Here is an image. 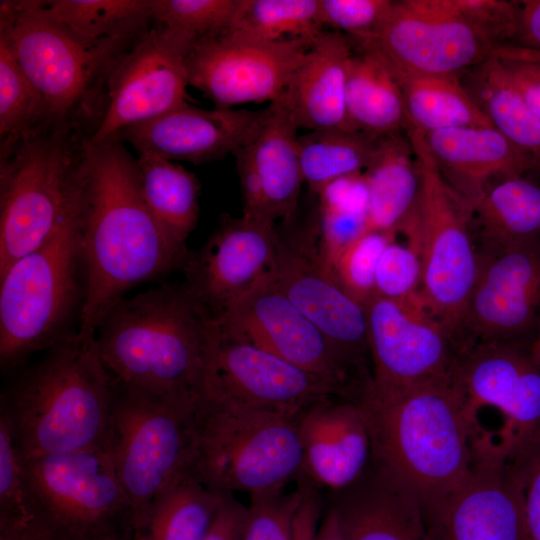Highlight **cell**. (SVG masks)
<instances>
[{
	"mask_svg": "<svg viewBox=\"0 0 540 540\" xmlns=\"http://www.w3.org/2000/svg\"><path fill=\"white\" fill-rule=\"evenodd\" d=\"M107 540H133L131 538H113V539H107Z\"/></svg>",
	"mask_w": 540,
	"mask_h": 540,
	"instance_id": "obj_56",
	"label": "cell"
},
{
	"mask_svg": "<svg viewBox=\"0 0 540 540\" xmlns=\"http://www.w3.org/2000/svg\"><path fill=\"white\" fill-rule=\"evenodd\" d=\"M523 481V498L531 540H540V436L514 454Z\"/></svg>",
	"mask_w": 540,
	"mask_h": 540,
	"instance_id": "obj_48",
	"label": "cell"
},
{
	"mask_svg": "<svg viewBox=\"0 0 540 540\" xmlns=\"http://www.w3.org/2000/svg\"><path fill=\"white\" fill-rule=\"evenodd\" d=\"M302 497L298 483L290 493L284 488L250 495L240 540H293L294 518Z\"/></svg>",
	"mask_w": 540,
	"mask_h": 540,
	"instance_id": "obj_43",
	"label": "cell"
},
{
	"mask_svg": "<svg viewBox=\"0 0 540 540\" xmlns=\"http://www.w3.org/2000/svg\"><path fill=\"white\" fill-rule=\"evenodd\" d=\"M227 494L188 469L156 496L133 540H204Z\"/></svg>",
	"mask_w": 540,
	"mask_h": 540,
	"instance_id": "obj_34",
	"label": "cell"
},
{
	"mask_svg": "<svg viewBox=\"0 0 540 540\" xmlns=\"http://www.w3.org/2000/svg\"><path fill=\"white\" fill-rule=\"evenodd\" d=\"M298 419L201 399L189 471L220 493L284 489L302 470Z\"/></svg>",
	"mask_w": 540,
	"mask_h": 540,
	"instance_id": "obj_7",
	"label": "cell"
},
{
	"mask_svg": "<svg viewBox=\"0 0 540 540\" xmlns=\"http://www.w3.org/2000/svg\"><path fill=\"white\" fill-rule=\"evenodd\" d=\"M211 319L184 282L123 298L96 332L113 383L158 395L201 399Z\"/></svg>",
	"mask_w": 540,
	"mask_h": 540,
	"instance_id": "obj_4",
	"label": "cell"
},
{
	"mask_svg": "<svg viewBox=\"0 0 540 540\" xmlns=\"http://www.w3.org/2000/svg\"><path fill=\"white\" fill-rule=\"evenodd\" d=\"M78 232L85 277L77 330L82 336H96L129 290L181 268L189 254L150 213L136 158L118 139L94 144L84 138Z\"/></svg>",
	"mask_w": 540,
	"mask_h": 540,
	"instance_id": "obj_1",
	"label": "cell"
},
{
	"mask_svg": "<svg viewBox=\"0 0 540 540\" xmlns=\"http://www.w3.org/2000/svg\"><path fill=\"white\" fill-rule=\"evenodd\" d=\"M0 528H49L37 507L24 457L17 447L9 421L2 413H0Z\"/></svg>",
	"mask_w": 540,
	"mask_h": 540,
	"instance_id": "obj_40",
	"label": "cell"
},
{
	"mask_svg": "<svg viewBox=\"0 0 540 540\" xmlns=\"http://www.w3.org/2000/svg\"><path fill=\"white\" fill-rule=\"evenodd\" d=\"M84 138L48 125L0 152V275L76 210Z\"/></svg>",
	"mask_w": 540,
	"mask_h": 540,
	"instance_id": "obj_6",
	"label": "cell"
},
{
	"mask_svg": "<svg viewBox=\"0 0 540 540\" xmlns=\"http://www.w3.org/2000/svg\"><path fill=\"white\" fill-rule=\"evenodd\" d=\"M137 154L140 189L146 206L162 229L185 245L199 217L197 177L174 161L146 152Z\"/></svg>",
	"mask_w": 540,
	"mask_h": 540,
	"instance_id": "obj_35",
	"label": "cell"
},
{
	"mask_svg": "<svg viewBox=\"0 0 540 540\" xmlns=\"http://www.w3.org/2000/svg\"><path fill=\"white\" fill-rule=\"evenodd\" d=\"M298 129L285 105L278 100L263 110L251 137L233 154L244 157L256 171L269 217L274 222L292 219L304 183Z\"/></svg>",
	"mask_w": 540,
	"mask_h": 540,
	"instance_id": "obj_28",
	"label": "cell"
},
{
	"mask_svg": "<svg viewBox=\"0 0 540 540\" xmlns=\"http://www.w3.org/2000/svg\"><path fill=\"white\" fill-rule=\"evenodd\" d=\"M246 515L247 507L227 494L204 540H240Z\"/></svg>",
	"mask_w": 540,
	"mask_h": 540,
	"instance_id": "obj_50",
	"label": "cell"
},
{
	"mask_svg": "<svg viewBox=\"0 0 540 540\" xmlns=\"http://www.w3.org/2000/svg\"><path fill=\"white\" fill-rule=\"evenodd\" d=\"M357 402L371 438L369 468L422 505L444 496L469 473L483 429L453 376L389 394L366 389Z\"/></svg>",
	"mask_w": 540,
	"mask_h": 540,
	"instance_id": "obj_2",
	"label": "cell"
},
{
	"mask_svg": "<svg viewBox=\"0 0 540 540\" xmlns=\"http://www.w3.org/2000/svg\"><path fill=\"white\" fill-rule=\"evenodd\" d=\"M238 0H151L153 23L175 36L188 51L223 34Z\"/></svg>",
	"mask_w": 540,
	"mask_h": 540,
	"instance_id": "obj_41",
	"label": "cell"
},
{
	"mask_svg": "<svg viewBox=\"0 0 540 540\" xmlns=\"http://www.w3.org/2000/svg\"><path fill=\"white\" fill-rule=\"evenodd\" d=\"M310 47L299 41L251 42L223 33L196 43L187 52L188 83L216 108L271 104L282 97Z\"/></svg>",
	"mask_w": 540,
	"mask_h": 540,
	"instance_id": "obj_20",
	"label": "cell"
},
{
	"mask_svg": "<svg viewBox=\"0 0 540 540\" xmlns=\"http://www.w3.org/2000/svg\"><path fill=\"white\" fill-rule=\"evenodd\" d=\"M421 262L417 250L409 244L402 245L396 239L382 251L375 271V295L404 300L419 293Z\"/></svg>",
	"mask_w": 540,
	"mask_h": 540,
	"instance_id": "obj_46",
	"label": "cell"
},
{
	"mask_svg": "<svg viewBox=\"0 0 540 540\" xmlns=\"http://www.w3.org/2000/svg\"><path fill=\"white\" fill-rule=\"evenodd\" d=\"M212 322L220 330L328 380L345 399L356 401L368 387L323 332L279 289L273 271Z\"/></svg>",
	"mask_w": 540,
	"mask_h": 540,
	"instance_id": "obj_17",
	"label": "cell"
},
{
	"mask_svg": "<svg viewBox=\"0 0 540 540\" xmlns=\"http://www.w3.org/2000/svg\"><path fill=\"white\" fill-rule=\"evenodd\" d=\"M453 380L472 416L492 406L504 416L500 443L516 453L540 436V348L471 342L458 349Z\"/></svg>",
	"mask_w": 540,
	"mask_h": 540,
	"instance_id": "obj_18",
	"label": "cell"
},
{
	"mask_svg": "<svg viewBox=\"0 0 540 540\" xmlns=\"http://www.w3.org/2000/svg\"><path fill=\"white\" fill-rule=\"evenodd\" d=\"M394 239L396 236L386 233H364L341 252L331 267L341 287L364 306L375 295V271L379 257Z\"/></svg>",
	"mask_w": 540,
	"mask_h": 540,
	"instance_id": "obj_42",
	"label": "cell"
},
{
	"mask_svg": "<svg viewBox=\"0 0 540 540\" xmlns=\"http://www.w3.org/2000/svg\"><path fill=\"white\" fill-rule=\"evenodd\" d=\"M273 276L279 289L329 339L355 375L372 380L366 308L339 284L324 262L319 223L277 238Z\"/></svg>",
	"mask_w": 540,
	"mask_h": 540,
	"instance_id": "obj_16",
	"label": "cell"
},
{
	"mask_svg": "<svg viewBox=\"0 0 540 540\" xmlns=\"http://www.w3.org/2000/svg\"><path fill=\"white\" fill-rule=\"evenodd\" d=\"M85 294L74 213L0 275V367L9 374L78 330Z\"/></svg>",
	"mask_w": 540,
	"mask_h": 540,
	"instance_id": "obj_5",
	"label": "cell"
},
{
	"mask_svg": "<svg viewBox=\"0 0 540 540\" xmlns=\"http://www.w3.org/2000/svg\"><path fill=\"white\" fill-rule=\"evenodd\" d=\"M211 324L203 399L299 419L324 400L344 398L328 380Z\"/></svg>",
	"mask_w": 540,
	"mask_h": 540,
	"instance_id": "obj_13",
	"label": "cell"
},
{
	"mask_svg": "<svg viewBox=\"0 0 540 540\" xmlns=\"http://www.w3.org/2000/svg\"><path fill=\"white\" fill-rule=\"evenodd\" d=\"M0 34L8 39L18 63L42 97L49 123L70 126L137 39L84 43L53 21L42 1L35 0L1 1Z\"/></svg>",
	"mask_w": 540,
	"mask_h": 540,
	"instance_id": "obj_10",
	"label": "cell"
},
{
	"mask_svg": "<svg viewBox=\"0 0 540 540\" xmlns=\"http://www.w3.org/2000/svg\"><path fill=\"white\" fill-rule=\"evenodd\" d=\"M491 57L540 65V49H529L511 44L494 47Z\"/></svg>",
	"mask_w": 540,
	"mask_h": 540,
	"instance_id": "obj_54",
	"label": "cell"
},
{
	"mask_svg": "<svg viewBox=\"0 0 540 540\" xmlns=\"http://www.w3.org/2000/svg\"><path fill=\"white\" fill-rule=\"evenodd\" d=\"M406 136L418 161L421 185L417 205L399 233L419 254L423 303L455 339L479 268L468 206L442 176L424 134L407 127Z\"/></svg>",
	"mask_w": 540,
	"mask_h": 540,
	"instance_id": "obj_9",
	"label": "cell"
},
{
	"mask_svg": "<svg viewBox=\"0 0 540 540\" xmlns=\"http://www.w3.org/2000/svg\"><path fill=\"white\" fill-rule=\"evenodd\" d=\"M319 246L324 262L331 268L341 252L360 237L365 213L319 207Z\"/></svg>",
	"mask_w": 540,
	"mask_h": 540,
	"instance_id": "obj_47",
	"label": "cell"
},
{
	"mask_svg": "<svg viewBox=\"0 0 540 540\" xmlns=\"http://www.w3.org/2000/svg\"><path fill=\"white\" fill-rule=\"evenodd\" d=\"M111 384L107 447L132 509L134 539L156 496L189 469L201 399Z\"/></svg>",
	"mask_w": 540,
	"mask_h": 540,
	"instance_id": "obj_8",
	"label": "cell"
},
{
	"mask_svg": "<svg viewBox=\"0 0 540 540\" xmlns=\"http://www.w3.org/2000/svg\"><path fill=\"white\" fill-rule=\"evenodd\" d=\"M379 138L346 129L312 130L299 136L304 183L314 194L342 177L362 173L370 164Z\"/></svg>",
	"mask_w": 540,
	"mask_h": 540,
	"instance_id": "obj_38",
	"label": "cell"
},
{
	"mask_svg": "<svg viewBox=\"0 0 540 540\" xmlns=\"http://www.w3.org/2000/svg\"><path fill=\"white\" fill-rule=\"evenodd\" d=\"M466 203L477 250L540 237V180L531 175L499 181Z\"/></svg>",
	"mask_w": 540,
	"mask_h": 540,
	"instance_id": "obj_31",
	"label": "cell"
},
{
	"mask_svg": "<svg viewBox=\"0 0 540 540\" xmlns=\"http://www.w3.org/2000/svg\"><path fill=\"white\" fill-rule=\"evenodd\" d=\"M393 69L404 99L406 128L426 134L457 127H493L458 75Z\"/></svg>",
	"mask_w": 540,
	"mask_h": 540,
	"instance_id": "obj_33",
	"label": "cell"
},
{
	"mask_svg": "<svg viewBox=\"0 0 540 540\" xmlns=\"http://www.w3.org/2000/svg\"><path fill=\"white\" fill-rule=\"evenodd\" d=\"M422 506L432 540H531L518 462L485 430L465 478Z\"/></svg>",
	"mask_w": 540,
	"mask_h": 540,
	"instance_id": "obj_12",
	"label": "cell"
},
{
	"mask_svg": "<svg viewBox=\"0 0 540 540\" xmlns=\"http://www.w3.org/2000/svg\"><path fill=\"white\" fill-rule=\"evenodd\" d=\"M24 460L40 515L57 540L133 539L132 509L107 444Z\"/></svg>",
	"mask_w": 540,
	"mask_h": 540,
	"instance_id": "obj_11",
	"label": "cell"
},
{
	"mask_svg": "<svg viewBox=\"0 0 540 540\" xmlns=\"http://www.w3.org/2000/svg\"><path fill=\"white\" fill-rule=\"evenodd\" d=\"M324 29L319 0H238L224 33L251 42L312 46Z\"/></svg>",
	"mask_w": 540,
	"mask_h": 540,
	"instance_id": "obj_37",
	"label": "cell"
},
{
	"mask_svg": "<svg viewBox=\"0 0 540 540\" xmlns=\"http://www.w3.org/2000/svg\"><path fill=\"white\" fill-rule=\"evenodd\" d=\"M367 189L364 233L397 236L415 209L420 193V171L414 149L398 133L380 137L366 170Z\"/></svg>",
	"mask_w": 540,
	"mask_h": 540,
	"instance_id": "obj_29",
	"label": "cell"
},
{
	"mask_svg": "<svg viewBox=\"0 0 540 540\" xmlns=\"http://www.w3.org/2000/svg\"><path fill=\"white\" fill-rule=\"evenodd\" d=\"M372 44L393 67L431 75H459L494 48L442 0L393 1Z\"/></svg>",
	"mask_w": 540,
	"mask_h": 540,
	"instance_id": "obj_21",
	"label": "cell"
},
{
	"mask_svg": "<svg viewBox=\"0 0 540 540\" xmlns=\"http://www.w3.org/2000/svg\"><path fill=\"white\" fill-rule=\"evenodd\" d=\"M303 479L326 493L356 483L371 460V438L357 401L324 400L299 419ZM298 479V480H299Z\"/></svg>",
	"mask_w": 540,
	"mask_h": 540,
	"instance_id": "obj_24",
	"label": "cell"
},
{
	"mask_svg": "<svg viewBox=\"0 0 540 540\" xmlns=\"http://www.w3.org/2000/svg\"><path fill=\"white\" fill-rule=\"evenodd\" d=\"M303 497L293 523V540H317L325 508V493L309 482L299 479Z\"/></svg>",
	"mask_w": 540,
	"mask_h": 540,
	"instance_id": "obj_49",
	"label": "cell"
},
{
	"mask_svg": "<svg viewBox=\"0 0 540 540\" xmlns=\"http://www.w3.org/2000/svg\"><path fill=\"white\" fill-rule=\"evenodd\" d=\"M188 48L154 25L121 55L106 79V100L94 144L115 140L128 128L186 103Z\"/></svg>",
	"mask_w": 540,
	"mask_h": 540,
	"instance_id": "obj_19",
	"label": "cell"
},
{
	"mask_svg": "<svg viewBox=\"0 0 540 540\" xmlns=\"http://www.w3.org/2000/svg\"><path fill=\"white\" fill-rule=\"evenodd\" d=\"M7 375L0 413L23 457L107 444L112 384L96 336L76 331Z\"/></svg>",
	"mask_w": 540,
	"mask_h": 540,
	"instance_id": "obj_3",
	"label": "cell"
},
{
	"mask_svg": "<svg viewBox=\"0 0 540 540\" xmlns=\"http://www.w3.org/2000/svg\"><path fill=\"white\" fill-rule=\"evenodd\" d=\"M0 540H57L48 528H0Z\"/></svg>",
	"mask_w": 540,
	"mask_h": 540,
	"instance_id": "obj_55",
	"label": "cell"
},
{
	"mask_svg": "<svg viewBox=\"0 0 540 540\" xmlns=\"http://www.w3.org/2000/svg\"><path fill=\"white\" fill-rule=\"evenodd\" d=\"M466 71L462 83L492 126L540 169V118L517 91L502 61L489 57Z\"/></svg>",
	"mask_w": 540,
	"mask_h": 540,
	"instance_id": "obj_32",
	"label": "cell"
},
{
	"mask_svg": "<svg viewBox=\"0 0 540 540\" xmlns=\"http://www.w3.org/2000/svg\"><path fill=\"white\" fill-rule=\"evenodd\" d=\"M48 125L42 97L0 34V152Z\"/></svg>",
	"mask_w": 540,
	"mask_h": 540,
	"instance_id": "obj_39",
	"label": "cell"
},
{
	"mask_svg": "<svg viewBox=\"0 0 540 540\" xmlns=\"http://www.w3.org/2000/svg\"><path fill=\"white\" fill-rule=\"evenodd\" d=\"M500 60L517 91L540 118V65L523 61Z\"/></svg>",
	"mask_w": 540,
	"mask_h": 540,
	"instance_id": "obj_51",
	"label": "cell"
},
{
	"mask_svg": "<svg viewBox=\"0 0 540 540\" xmlns=\"http://www.w3.org/2000/svg\"><path fill=\"white\" fill-rule=\"evenodd\" d=\"M389 0H319L324 27L346 35L358 45L373 43L390 11Z\"/></svg>",
	"mask_w": 540,
	"mask_h": 540,
	"instance_id": "obj_44",
	"label": "cell"
},
{
	"mask_svg": "<svg viewBox=\"0 0 540 540\" xmlns=\"http://www.w3.org/2000/svg\"><path fill=\"white\" fill-rule=\"evenodd\" d=\"M352 42L324 31L312 44L279 99L298 128L346 129L345 90Z\"/></svg>",
	"mask_w": 540,
	"mask_h": 540,
	"instance_id": "obj_27",
	"label": "cell"
},
{
	"mask_svg": "<svg viewBox=\"0 0 540 540\" xmlns=\"http://www.w3.org/2000/svg\"><path fill=\"white\" fill-rule=\"evenodd\" d=\"M345 107L353 131L380 138L406 129L404 99L395 71L372 43L358 45L349 60Z\"/></svg>",
	"mask_w": 540,
	"mask_h": 540,
	"instance_id": "obj_30",
	"label": "cell"
},
{
	"mask_svg": "<svg viewBox=\"0 0 540 540\" xmlns=\"http://www.w3.org/2000/svg\"><path fill=\"white\" fill-rule=\"evenodd\" d=\"M443 5L470 25L493 47L511 44L518 30V1L442 0Z\"/></svg>",
	"mask_w": 540,
	"mask_h": 540,
	"instance_id": "obj_45",
	"label": "cell"
},
{
	"mask_svg": "<svg viewBox=\"0 0 540 540\" xmlns=\"http://www.w3.org/2000/svg\"><path fill=\"white\" fill-rule=\"evenodd\" d=\"M317 540H346L336 509L326 501Z\"/></svg>",
	"mask_w": 540,
	"mask_h": 540,
	"instance_id": "obj_53",
	"label": "cell"
},
{
	"mask_svg": "<svg viewBox=\"0 0 540 540\" xmlns=\"http://www.w3.org/2000/svg\"><path fill=\"white\" fill-rule=\"evenodd\" d=\"M424 137L442 176L466 201L499 181L540 175L537 164L494 127H457Z\"/></svg>",
	"mask_w": 540,
	"mask_h": 540,
	"instance_id": "obj_25",
	"label": "cell"
},
{
	"mask_svg": "<svg viewBox=\"0 0 540 540\" xmlns=\"http://www.w3.org/2000/svg\"><path fill=\"white\" fill-rule=\"evenodd\" d=\"M263 110L202 109L188 102L123 131L119 139L137 151L170 161L205 163L234 154L251 137Z\"/></svg>",
	"mask_w": 540,
	"mask_h": 540,
	"instance_id": "obj_23",
	"label": "cell"
},
{
	"mask_svg": "<svg viewBox=\"0 0 540 540\" xmlns=\"http://www.w3.org/2000/svg\"><path fill=\"white\" fill-rule=\"evenodd\" d=\"M46 14L88 44L138 38L153 23L151 0L42 1Z\"/></svg>",
	"mask_w": 540,
	"mask_h": 540,
	"instance_id": "obj_36",
	"label": "cell"
},
{
	"mask_svg": "<svg viewBox=\"0 0 540 540\" xmlns=\"http://www.w3.org/2000/svg\"><path fill=\"white\" fill-rule=\"evenodd\" d=\"M477 252L478 274L455 335L458 347L498 342L540 348V237Z\"/></svg>",
	"mask_w": 540,
	"mask_h": 540,
	"instance_id": "obj_14",
	"label": "cell"
},
{
	"mask_svg": "<svg viewBox=\"0 0 540 540\" xmlns=\"http://www.w3.org/2000/svg\"><path fill=\"white\" fill-rule=\"evenodd\" d=\"M346 540H432L418 497L373 472L329 493Z\"/></svg>",
	"mask_w": 540,
	"mask_h": 540,
	"instance_id": "obj_26",
	"label": "cell"
},
{
	"mask_svg": "<svg viewBox=\"0 0 540 540\" xmlns=\"http://www.w3.org/2000/svg\"><path fill=\"white\" fill-rule=\"evenodd\" d=\"M372 381L377 394L452 378L458 346L419 293L404 300L374 295L365 305Z\"/></svg>",
	"mask_w": 540,
	"mask_h": 540,
	"instance_id": "obj_15",
	"label": "cell"
},
{
	"mask_svg": "<svg viewBox=\"0 0 540 540\" xmlns=\"http://www.w3.org/2000/svg\"><path fill=\"white\" fill-rule=\"evenodd\" d=\"M277 238L273 222L226 215L206 243L188 254L183 282L211 320L274 270Z\"/></svg>",
	"mask_w": 540,
	"mask_h": 540,
	"instance_id": "obj_22",
	"label": "cell"
},
{
	"mask_svg": "<svg viewBox=\"0 0 540 540\" xmlns=\"http://www.w3.org/2000/svg\"><path fill=\"white\" fill-rule=\"evenodd\" d=\"M518 30L511 45L540 49V0L518 1Z\"/></svg>",
	"mask_w": 540,
	"mask_h": 540,
	"instance_id": "obj_52",
	"label": "cell"
}]
</instances>
